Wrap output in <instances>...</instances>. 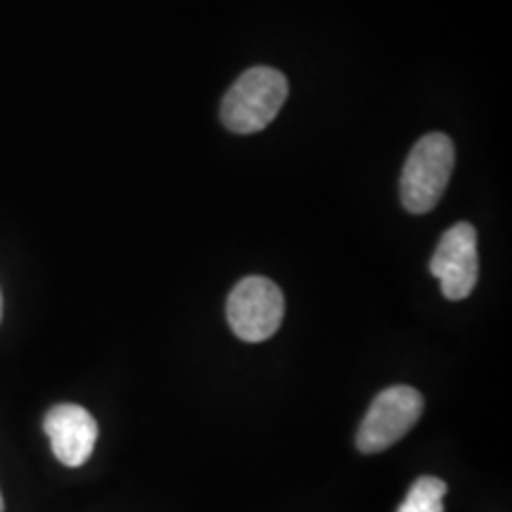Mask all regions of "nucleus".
<instances>
[{"label":"nucleus","mask_w":512,"mask_h":512,"mask_svg":"<svg viewBox=\"0 0 512 512\" xmlns=\"http://www.w3.org/2000/svg\"><path fill=\"white\" fill-rule=\"evenodd\" d=\"M0 318H3V294H0Z\"/></svg>","instance_id":"6e6552de"},{"label":"nucleus","mask_w":512,"mask_h":512,"mask_svg":"<svg viewBox=\"0 0 512 512\" xmlns=\"http://www.w3.org/2000/svg\"><path fill=\"white\" fill-rule=\"evenodd\" d=\"M425 411V399L418 389L396 384L375 396L373 406L363 418L356 434V446L361 453H380L401 441L413 430Z\"/></svg>","instance_id":"7ed1b4c3"},{"label":"nucleus","mask_w":512,"mask_h":512,"mask_svg":"<svg viewBox=\"0 0 512 512\" xmlns=\"http://www.w3.org/2000/svg\"><path fill=\"white\" fill-rule=\"evenodd\" d=\"M430 271L441 283V294L451 302L470 297L479 278L477 230L470 223H456L441 235Z\"/></svg>","instance_id":"39448f33"},{"label":"nucleus","mask_w":512,"mask_h":512,"mask_svg":"<svg viewBox=\"0 0 512 512\" xmlns=\"http://www.w3.org/2000/svg\"><path fill=\"white\" fill-rule=\"evenodd\" d=\"M55 458L67 467H81L93 456L98 441V422L83 406L76 403H60L50 408L43 420Z\"/></svg>","instance_id":"423d86ee"},{"label":"nucleus","mask_w":512,"mask_h":512,"mask_svg":"<svg viewBox=\"0 0 512 512\" xmlns=\"http://www.w3.org/2000/svg\"><path fill=\"white\" fill-rule=\"evenodd\" d=\"M287 93H290V86H287V79L278 69H247L230 86V91L221 102L223 124L233 133L264 131L278 117L280 107L287 100Z\"/></svg>","instance_id":"f257e3e1"},{"label":"nucleus","mask_w":512,"mask_h":512,"mask_svg":"<svg viewBox=\"0 0 512 512\" xmlns=\"http://www.w3.org/2000/svg\"><path fill=\"white\" fill-rule=\"evenodd\" d=\"M446 491L444 479L430 475L420 477L396 512H444Z\"/></svg>","instance_id":"0eeeda50"},{"label":"nucleus","mask_w":512,"mask_h":512,"mask_svg":"<svg viewBox=\"0 0 512 512\" xmlns=\"http://www.w3.org/2000/svg\"><path fill=\"white\" fill-rule=\"evenodd\" d=\"M5 510V503H3V496H0V512Z\"/></svg>","instance_id":"1a4fd4ad"},{"label":"nucleus","mask_w":512,"mask_h":512,"mask_svg":"<svg viewBox=\"0 0 512 512\" xmlns=\"http://www.w3.org/2000/svg\"><path fill=\"white\" fill-rule=\"evenodd\" d=\"M226 313L230 330L242 342H266L283 323L285 297L273 280L252 275L233 287Z\"/></svg>","instance_id":"20e7f679"},{"label":"nucleus","mask_w":512,"mask_h":512,"mask_svg":"<svg viewBox=\"0 0 512 512\" xmlns=\"http://www.w3.org/2000/svg\"><path fill=\"white\" fill-rule=\"evenodd\" d=\"M456 164L453 140L446 133L422 136L406 159L401 174V202L411 214H427L444 195Z\"/></svg>","instance_id":"f03ea898"}]
</instances>
